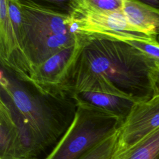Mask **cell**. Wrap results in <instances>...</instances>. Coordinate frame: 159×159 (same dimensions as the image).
<instances>
[{
  "label": "cell",
  "instance_id": "cell-6",
  "mask_svg": "<svg viewBox=\"0 0 159 159\" xmlns=\"http://www.w3.org/2000/svg\"><path fill=\"white\" fill-rule=\"evenodd\" d=\"M159 128V96L135 102L119 129L118 148L130 147Z\"/></svg>",
  "mask_w": 159,
  "mask_h": 159
},
{
  "label": "cell",
  "instance_id": "cell-5",
  "mask_svg": "<svg viewBox=\"0 0 159 159\" xmlns=\"http://www.w3.org/2000/svg\"><path fill=\"white\" fill-rule=\"evenodd\" d=\"M69 15L77 33L101 34L125 41L157 43V37L142 33L127 22L122 9L114 11L95 10L84 0L70 1Z\"/></svg>",
  "mask_w": 159,
  "mask_h": 159
},
{
  "label": "cell",
  "instance_id": "cell-1",
  "mask_svg": "<svg viewBox=\"0 0 159 159\" xmlns=\"http://www.w3.org/2000/svg\"><path fill=\"white\" fill-rule=\"evenodd\" d=\"M80 48L62 88L71 93L94 91L135 102L154 96L155 61L128 42L111 36L78 33Z\"/></svg>",
  "mask_w": 159,
  "mask_h": 159
},
{
  "label": "cell",
  "instance_id": "cell-14",
  "mask_svg": "<svg viewBox=\"0 0 159 159\" xmlns=\"http://www.w3.org/2000/svg\"><path fill=\"white\" fill-rule=\"evenodd\" d=\"M155 96H159V69H156L152 75Z\"/></svg>",
  "mask_w": 159,
  "mask_h": 159
},
{
  "label": "cell",
  "instance_id": "cell-17",
  "mask_svg": "<svg viewBox=\"0 0 159 159\" xmlns=\"http://www.w3.org/2000/svg\"><path fill=\"white\" fill-rule=\"evenodd\" d=\"M33 159H38V158H33Z\"/></svg>",
  "mask_w": 159,
  "mask_h": 159
},
{
  "label": "cell",
  "instance_id": "cell-4",
  "mask_svg": "<svg viewBox=\"0 0 159 159\" xmlns=\"http://www.w3.org/2000/svg\"><path fill=\"white\" fill-rule=\"evenodd\" d=\"M76 104L72 123L45 159H80L124 123L112 112L85 103Z\"/></svg>",
  "mask_w": 159,
  "mask_h": 159
},
{
  "label": "cell",
  "instance_id": "cell-13",
  "mask_svg": "<svg viewBox=\"0 0 159 159\" xmlns=\"http://www.w3.org/2000/svg\"><path fill=\"white\" fill-rule=\"evenodd\" d=\"M135 47L137 48L148 57L152 59L158 69H159V43H148L143 41H137V40H131L127 41Z\"/></svg>",
  "mask_w": 159,
  "mask_h": 159
},
{
  "label": "cell",
  "instance_id": "cell-16",
  "mask_svg": "<svg viewBox=\"0 0 159 159\" xmlns=\"http://www.w3.org/2000/svg\"><path fill=\"white\" fill-rule=\"evenodd\" d=\"M157 42H158V43H159V35L157 37Z\"/></svg>",
  "mask_w": 159,
  "mask_h": 159
},
{
  "label": "cell",
  "instance_id": "cell-9",
  "mask_svg": "<svg viewBox=\"0 0 159 159\" xmlns=\"http://www.w3.org/2000/svg\"><path fill=\"white\" fill-rule=\"evenodd\" d=\"M77 102H82L112 112L125 121L135 103L132 100L106 93L81 91L72 93Z\"/></svg>",
  "mask_w": 159,
  "mask_h": 159
},
{
  "label": "cell",
  "instance_id": "cell-11",
  "mask_svg": "<svg viewBox=\"0 0 159 159\" xmlns=\"http://www.w3.org/2000/svg\"><path fill=\"white\" fill-rule=\"evenodd\" d=\"M16 136L9 119L0 113V159H16Z\"/></svg>",
  "mask_w": 159,
  "mask_h": 159
},
{
  "label": "cell",
  "instance_id": "cell-15",
  "mask_svg": "<svg viewBox=\"0 0 159 159\" xmlns=\"http://www.w3.org/2000/svg\"><path fill=\"white\" fill-rule=\"evenodd\" d=\"M145 4L159 10V0H152V1H142Z\"/></svg>",
  "mask_w": 159,
  "mask_h": 159
},
{
  "label": "cell",
  "instance_id": "cell-2",
  "mask_svg": "<svg viewBox=\"0 0 159 159\" xmlns=\"http://www.w3.org/2000/svg\"><path fill=\"white\" fill-rule=\"evenodd\" d=\"M0 113L11 121L23 159L53 147L72 123L77 104L60 86L41 85L1 66Z\"/></svg>",
  "mask_w": 159,
  "mask_h": 159
},
{
  "label": "cell",
  "instance_id": "cell-7",
  "mask_svg": "<svg viewBox=\"0 0 159 159\" xmlns=\"http://www.w3.org/2000/svg\"><path fill=\"white\" fill-rule=\"evenodd\" d=\"M80 48V42L70 45L47 60L32 71L30 79L41 85L59 86L66 78Z\"/></svg>",
  "mask_w": 159,
  "mask_h": 159
},
{
  "label": "cell",
  "instance_id": "cell-3",
  "mask_svg": "<svg viewBox=\"0 0 159 159\" xmlns=\"http://www.w3.org/2000/svg\"><path fill=\"white\" fill-rule=\"evenodd\" d=\"M22 14V53L26 75L61 50L74 44L78 34L70 16L48 1L18 0Z\"/></svg>",
  "mask_w": 159,
  "mask_h": 159
},
{
  "label": "cell",
  "instance_id": "cell-8",
  "mask_svg": "<svg viewBox=\"0 0 159 159\" xmlns=\"http://www.w3.org/2000/svg\"><path fill=\"white\" fill-rule=\"evenodd\" d=\"M122 11L129 24L139 31L159 35V10L142 1L122 0Z\"/></svg>",
  "mask_w": 159,
  "mask_h": 159
},
{
  "label": "cell",
  "instance_id": "cell-12",
  "mask_svg": "<svg viewBox=\"0 0 159 159\" xmlns=\"http://www.w3.org/2000/svg\"><path fill=\"white\" fill-rule=\"evenodd\" d=\"M119 140V129L94 146L80 159H114Z\"/></svg>",
  "mask_w": 159,
  "mask_h": 159
},
{
  "label": "cell",
  "instance_id": "cell-10",
  "mask_svg": "<svg viewBox=\"0 0 159 159\" xmlns=\"http://www.w3.org/2000/svg\"><path fill=\"white\" fill-rule=\"evenodd\" d=\"M114 159H159V128L130 147L117 148Z\"/></svg>",
  "mask_w": 159,
  "mask_h": 159
}]
</instances>
